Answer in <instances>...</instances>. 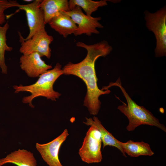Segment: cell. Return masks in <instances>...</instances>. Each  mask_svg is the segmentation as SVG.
Instances as JSON below:
<instances>
[{
  "instance_id": "1",
  "label": "cell",
  "mask_w": 166,
  "mask_h": 166,
  "mask_svg": "<svg viewBox=\"0 0 166 166\" xmlns=\"http://www.w3.org/2000/svg\"><path fill=\"white\" fill-rule=\"evenodd\" d=\"M76 45L86 49V56L78 63L69 62L62 69L63 74L77 76L85 82L87 91L83 105L87 108L91 115H95L98 113L101 108V103L99 99V97L109 93L110 91L109 89L102 90L98 88L95 63L99 57H105L109 54L112 51L113 48L105 40L91 45L78 42Z\"/></svg>"
},
{
  "instance_id": "2",
  "label": "cell",
  "mask_w": 166,
  "mask_h": 166,
  "mask_svg": "<svg viewBox=\"0 0 166 166\" xmlns=\"http://www.w3.org/2000/svg\"><path fill=\"white\" fill-rule=\"evenodd\" d=\"M113 86L119 87L127 101V104L123 103V104L118 106L117 109L128 120L129 123L126 127L127 131H134L137 127L141 125H148L156 127L166 132V127L160 123L158 119L148 110L143 106L138 105L132 99L122 86L119 77L116 82H110L108 86L104 87L103 89H108Z\"/></svg>"
},
{
  "instance_id": "3",
  "label": "cell",
  "mask_w": 166,
  "mask_h": 166,
  "mask_svg": "<svg viewBox=\"0 0 166 166\" xmlns=\"http://www.w3.org/2000/svg\"><path fill=\"white\" fill-rule=\"evenodd\" d=\"M63 74L61 65L59 63H57L53 68L41 75L34 83L26 86L22 85H14V93L22 92H30V95L24 97L22 101L23 103L28 104L29 106L32 108H34V106L32 104V101L38 97H43L47 99L55 101L59 98L61 94L54 90L53 84L57 79Z\"/></svg>"
},
{
  "instance_id": "4",
  "label": "cell",
  "mask_w": 166,
  "mask_h": 166,
  "mask_svg": "<svg viewBox=\"0 0 166 166\" xmlns=\"http://www.w3.org/2000/svg\"><path fill=\"white\" fill-rule=\"evenodd\" d=\"M145 26L154 34L156 40L155 54L156 57L166 56V6L156 12H144Z\"/></svg>"
},
{
  "instance_id": "5",
  "label": "cell",
  "mask_w": 166,
  "mask_h": 166,
  "mask_svg": "<svg viewBox=\"0 0 166 166\" xmlns=\"http://www.w3.org/2000/svg\"><path fill=\"white\" fill-rule=\"evenodd\" d=\"M18 33L21 45L19 51L23 55L36 53L41 57L50 58L51 50L49 45L53 38L48 34L45 28L39 30L31 38L27 40L24 39L20 32Z\"/></svg>"
},
{
  "instance_id": "6",
  "label": "cell",
  "mask_w": 166,
  "mask_h": 166,
  "mask_svg": "<svg viewBox=\"0 0 166 166\" xmlns=\"http://www.w3.org/2000/svg\"><path fill=\"white\" fill-rule=\"evenodd\" d=\"M102 143L99 131L90 126L79 149L78 154L82 160L89 164L101 162L102 159L101 151Z\"/></svg>"
},
{
  "instance_id": "7",
  "label": "cell",
  "mask_w": 166,
  "mask_h": 166,
  "mask_svg": "<svg viewBox=\"0 0 166 166\" xmlns=\"http://www.w3.org/2000/svg\"><path fill=\"white\" fill-rule=\"evenodd\" d=\"M69 15L75 23L77 24V28L74 35L75 36L83 34L90 36L92 34H98L99 32L97 28H103V26L99 22L101 17H93L85 14L79 6H75L72 10L65 12Z\"/></svg>"
},
{
  "instance_id": "8",
  "label": "cell",
  "mask_w": 166,
  "mask_h": 166,
  "mask_svg": "<svg viewBox=\"0 0 166 166\" xmlns=\"http://www.w3.org/2000/svg\"><path fill=\"white\" fill-rule=\"evenodd\" d=\"M65 129L58 136L48 143L36 144V148L42 158L49 166H63L59 158V152L62 143L69 136Z\"/></svg>"
},
{
  "instance_id": "9",
  "label": "cell",
  "mask_w": 166,
  "mask_h": 166,
  "mask_svg": "<svg viewBox=\"0 0 166 166\" xmlns=\"http://www.w3.org/2000/svg\"><path fill=\"white\" fill-rule=\"evenodd\" d=\"M41 0H36L25 5H19L18 6L20 9L25 11L29 29V33L25 40L31 38L39 30L45 28L43 11L39 4Z\"/></svg>"
},
{
  "instance_id": "10",
  "label": "cell",
  "mask_w": 166,
  "mask_h": 166,
  "mask_svg": "<svg viewBox=\"0 0 166 166\" xmlns=\"http://www.w3.org/2000/svg\"><path fill=\"white\" fill-rule=\"evenodd\" d=\"M37 53L22 55L20 58V66L29 77L35 78L39 77L52 68L51 65L46 64Z\"/></svg>"
},
{
  "instance_id": "11",
  "label": "cell",
  "mask_w": 166,
  "mask_h": 166,
  "mask_svg": "<svg viewBox=\"0 0 166 166\" xmlns=\"http://www.w3.org/2000/svg\"><path fill=\"white\" fill-rule=\"evenodd\" d=\"M48 23L52 29L65 38L74 34L77 28V24L65 12L58 14Z\"/></svg>"
},
{
  "instance_id": "12",
  "label": "cell",
  "mask_w": 166,
  "mask_h": 166,
  "mask_svg": "<svg viewBox=\"0 0 166 166\" xmlns=\"http://www.w3.org/2000/svg\"><path fill=\"white\" fill-rule=\"evenodd\" d=\"M85 118L86 121L83 122L84 124L87 125L95 127L99 132L103 148L107 146L115 147L121 151L123 156L127 157L121 145V141L116 139L111 133L104 128L97 117L94 116L92 118L87 117Z\"/></svg>"
},
{
  "instance_id": "13",
  "label": "cell",
  "mask_w": 166,
  "mask_h": 166,
  "mask_svg": "<svg viewBox=\"0 0 166 166\" xmlns=\"http://www.w3.org/2000/svg\"><path fill=\"white\" fill-rule=\"evenodd\" d=\"M11 163L17 166H37V161L33 153L27 150L19 149L0 159V166Z\"/></svg>"
},
{
  "instance_id": "14",
  "label": "cell",
  "mask_w": 166,
  "mask_h": 166,
  "mask_svg": "<svg viewBox=\"0 0 166 166\" xmlns=\"http://www.w3.org/2000/svg\"><path fill=\"white\" fill-rule=\"evenodd\" d=\"M39 6L43 11L45 24L59 13L70 11L67 0H41Z\"/></svg>"
},
{
  "instance_id": "15",
  "label": "cell",
  "mask_w": 166,
  "mask_h": 166,
  "mask_svg": "<svg viewBox=\"0 0 166 166\" xmlns=\"http://www.w3.org/2000/svg\"><path fill=\"white\" fill-rule=\"evenodd\" d=\"M120 144L124 152L132 157L152 156L154 154L149 144L142 141L134 142L129 140L126 142H121Z\"/></svg>"
},
{
  "instance_id": "16",
  "label": "cell",
  "mask_w": 166,
  "mask_h": 166,
  "mask_svg": "<svg viewBox=\"0 0 166 166\" xmlns=\"http://www.w3.org/2000/svg\"><path fill=\"white\" fill-rule=\"evenodd\" d=\"M69 8L72 10L75 6H78L82 8L86 15L91 16L92 13L97 11L98 8L107 5L106 0L93 1L91 0H70L69 1Z\"/></svg>"
},
{
  "instance_id": "17",
  "label": "cell",
  "mask_w": 166,
  "mask_h": 166,
  "mask_svg": "<svg viewBox=\"0 0 166 166\" xmlns=\"http://www.w3.org/2000/svg\"><path fill=\"white\" fill-rule=\"evenodd\" d=\"M9 27L8 21L3 26L0 25V67L2 73L6 74L7 67L5 64V53L6 51H10L13 48L9 46L6 43V34Z\"/></svg>"
},
{
  "instance_id": "18",
  "label": "cell",
  "mask_w": 166,
  "mask_h": 166,
  "mask_svg": "<svg viewBox=\"0 0 166 166\" xmlns=\"http://www.w3.org/2000/svg\"><path fill=\"white\" fill-rule=\"evenodd\" d=\"M19 5L16 1L0 0V25L6 21L5 11L7 9L13 7H17Z\"/></svg>"
}]
</instances>
